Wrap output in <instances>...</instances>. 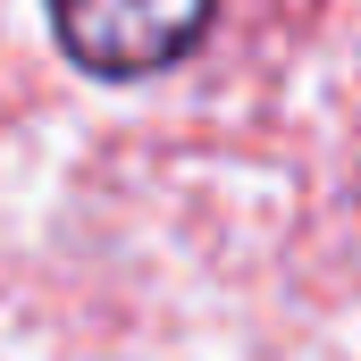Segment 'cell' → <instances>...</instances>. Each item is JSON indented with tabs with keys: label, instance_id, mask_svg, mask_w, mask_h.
Returning a JSON list of instances; mask_svg holds the SVG:
<instances>
[{
	"label": "cell",
	"instance_id": "1",
	"mask_svg": "<svg viewBox=\"0 0 361 361\" xmlns=\"http://www.w3.org/2000/svg\"><path fill=\"white\" fill-rule=\"evenodd\" d=\"M51 34L85 76H152L210 34V8H59Z\"/></svg>",
	"mask_w": 361,
	"mask_h": 361
}]
</instances>
